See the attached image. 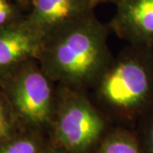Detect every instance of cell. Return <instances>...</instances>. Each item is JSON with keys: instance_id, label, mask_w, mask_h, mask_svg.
<instances>
[{"instance_id": "1", "label": "cell", "mask_w": 153, "mask_h": 153, "mask_svg": "<svg viewBox=\"0 0 153 153\" xmlns=\"http://www.w3.org/2000/svg\"><path fill=\"white\" fill-rule=\"evenodd\" d=\"M109 31L88 13L44 36L37 60L57 84L88 92L114 58Z\"/></svg>"}, {"instance_id": "2", "label": "cell", "mask_w": 153, "mask_h": 153, "mask_svg": "<svg viewBox=\"0 0 153 153\" xmlns=\"http://www.w3.org/2000/svg\"><path fill=\"white\" fill-rule=\"evenodd\" d=\"M88 94L109 122L140 120L153 110V48L128 44Z\"/></svg>"}, {"instance_id": "3", "label": "cell", "mask_w": 153, "mask_h": 153, "mask_svg": "<svg viewBox=\"0 0 153 153\" xmlns=\"http://www.w3.org/2000/svg\"><path fill=\"white\" fill-rule=\"evenodd\" d=\"M109 121L87 91L57 84L49 128L53 146L63 153H88L107 132Z\"/></svg>"}, {"instance_id": "4", "label": "cell", "mask_w": 153, "mask_h": 153, "mask_svg": "<svg viewBox=\"0 0 153 153\" xmlns=\"http://www.w3.org/2000/svg\"><path fill=\"white\" fill-rule=\"evenodd\" d=\"M17 121L33 129L49 128L55 111L57 83L38 60L32 59L18 66L0 82Z\"/></svg>"}, {"instance_id": "5", "label": "cell", "mask_w": 153, "mask_h": 153, "mask_svg": "<svg viewBox=\"0 0 153 153\" xmlns=\"http://www.w3.org/2000/svg\"><path fill=\"white\" fill-rule=\"evenodd\" d=\"M110 30L129 44L153 48V0H119Z\"/></svg>"}, {"instance_id": "6", "label": "cell", "mask_w": 153, "mask_h": 153, "mask_svg": "<svg viewBox=\"0 0 153 153\" xmlns=\"http://www.w3.org/2000/svg\"><path fill=\"white\" fill-rule=\"evenodd\" d=\"M43 38L25 18L0 29V82L26 61L38 58Z\"/></svg>"}, {"instance_id": "7", "label": "cell", "mask_w": 153, "mask_h": 153, "mask_svg": "<svg viewBox=\"0 0 153 153\" xmlns=\"http://www.w3.org/2000/svg\"><path fill=\"white\" fill-rule=\"evenodd\" d=\"M29 4L31 12L25 20L43 37L95 7L89 0H30Z\"/></svg>"}, {"instance_id": "8", "label": "cell", "mask_w": 153, "mask_h": 153, "mask_svg": "<svg viewBox=\"0 0 153 153\" xmlns=\"http://www.w3.org/2000/svg\"><path fill=\"white\" fill-rule=\"evenodd\" d=\"M96 153H143L139 138L125 128L107 131L96 148Z\"/></svg>"}, {"instance_id": "9", "label": "cell", "mask_w": 153, "mask_h": 153, "mask_svg": "<svg viewBox=\"0 0 153 153\" xmlns=\"http://www.w3.org/2000/svg\"><path fill=\"white\" fill-rule=\"evenodd\" d=\"M37 134L13 136L0 145V153H43L49 147Z\"/></svg>"}, {"instance_id": "10", "label": "cell", "mask_w": 153, "mask_h": 153, "mask_svg": "<svg viewBox=\"0 0 153 153\" xmlns=\"http://www.w3.org/2000/svg\"><path fill=\"white\" fill-rule=\"evenodd\" d=\"M17 122L8 99L0 89V145L13 136Z\"/></svg>"}, {"instance_id": "11", "label": "cell", "mask_w": 153, "mask_h": 153, "mask_svg": "<svg viewBox=\"0 0 153 153\" xmlns=\"http://www.w3.org/2000/svg\"><path fill=\"white\" fill-rule=\"evenodd\" d=\"M16 4H19L16 0H0V29L9 27L24 19L18 16Z\"/></svg>"}, {"instance_id": "12", "label": "cell", "mask_w": 153, "mask_h": 153, "mask_svg": "<svg viewBox=\"0 0 153 153\" xmlns=\"http://www.w3.org/2000/svg\"><path fill=\"white\" fill-rule=\"evenodd\" d=\"M141 138L140 140L143 152L153 153V110L140 120Z\"/></svg>"}, {"instance_id": "13", "label": "cell", "mask_w": 153, "mask_h": 153, "mask_svg": "<svg viewBox=\"0 0 153 153\" xmlns=\"http://www.w3.org/2000/svg\"><path fill=\"white\" fill-rule=\"evenodd\" d=\"M94 5L96 6L99 4H106V3H110V4H117L118 3L119 0H89Z\"/></svg>"}, {"instance_id": "14", "label": "cell", "mask_w": 153, "mask_h": 153, "mask_svg": "<svg viewBox=\"0 0 153 153\" xmlns=\"http://www.w3.org/2000/svg\"><path fill=\"white\" fill-rule=\"evenodd\" d=\"M43 153H63V152H61L59 149L55 148V146H49V147L47 148V149H46Z\"/></svg>"}, {"instance_id": "15", "label": "cell", "mask_w": 153, "mask_h": 153, "mask_svg": "<svg viewBox=\"0 0 153 153\" xmlns=\"http://www.w3.org/2000/svg\"><path fill=\"white\" fill-rule=\"evenodd\" d=\"M16 1H17V2H18L20 4H22V6L27 5V4H29V2H30V0H16Z\"/></svg>"}]
</instances>
